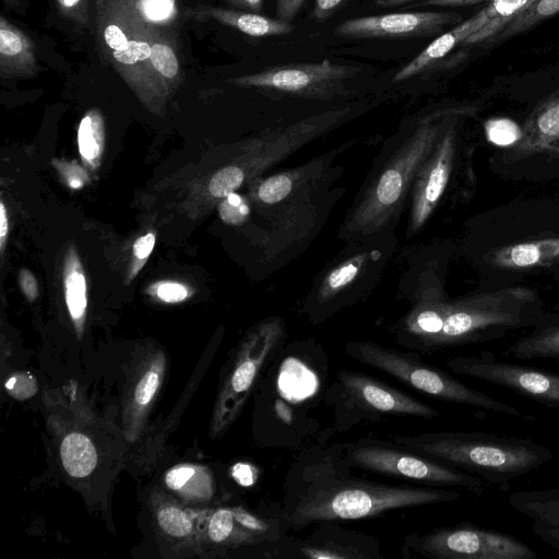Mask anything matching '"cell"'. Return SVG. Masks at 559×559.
<instances>
[{
	"instance_id": "obj_37",
	"label": "cell",
	"mask_w": 559,
	"mask_h": 559,
	"mask_svg": "<svg viewBox=\"0 0 559 559\" xmlns=\"http://www.w3.org/2000/svg\"><path fill=\"white\" fill-rule=\"evenodd\" d=\"M304 402H294L293 396L285 393H278L276 385L271 389V418L275 419V428L281 430L286 428L288 431L293 428V419L300 421L301 408Z\"/></svg>"
},
{
	"instance_id": "obj_47",
	"label": "cell",
	"mask_w": 559,
	"mask_h": 559,
	"mask_svg": "<svg viewBox=\"0 0 559 559\" xmlns=\"http://www.w3.org/2000/svg\"><path fill=\"white\" fill-rule=\"evenodd\" d=\"M155 245V235L148 233L140 238H138L133 245V254L139 260L146 259Z\"/></svg>"
},
{
	"instance_id": "obj_6",
	"label": "cell",
	"mask_w": 559,
	"mask_h": 559,
	"mask_svg": "<svg viewBox=\"0 0 559 559\" xmlns=\"http://www.w3.org/2000/svg\"><path fill=\"white\" fill-rule=\"evenodd\" d=\"M345 352L354 360L441 401L514 417L522 416L518 408L466 385L442 369L426 364L415 352L403 353L372 341H352L346 344Z\"/></svg>"
},
{
	"instance_id": "obj_26",
	"label": "cell",
	"mask_w": 559,
	"mask_h": 559,
	"mask_svg": "<svg viewBox=\"0 0 559 559\" xmlns=\"http://www.w3.org/2000/svg\"><path fill=\"white\" fill-rule=\"evenodd\" d=\"M164 481L170 490L188 501H207L213 495L211 473L198 465H176L167 471Z\"/></svg>"
},
{
	"instance_id": "obj_14",
	"label": "cell",
	"mask_w": 559,
	"mask_h": 559,
	"mask_svg": "<svg viewBox=\"0 0 559 559\" xmlns=\"http://www.w3.org/2000/svg\"><path fill=\"white\" fill-rule=\"evenodd\" d=\"M456 116L445 126L413 188L408 231L417 233L431 216L449 183L456 155Z\"/></svg>"
},
{
	"instance_id": "obj_20",
	"label": "cell",
	"mask_w": 559,
	"mask_h": 559,
	"mask_svg": "<svg viewBox=\"0 0 559 559\" xmlns=\"http://www.w3.org/2000/svg\"><path fill=\"white\" fill-rule=\"evenodd\" d=\"M186 15L197 21H215L252 37L282 36L294 29L292 23L255 12L212 5L191 8Z\"/></svg>"
},
{
	"instance_id": "obj_38",
	"label": "cell",
	"mask_w": 559,
	"mask_h": 559,
	"mask_svg": "<svg viewBox=\"0 0 559 559\" xmlns=\"http://www.w3.org/2000/svg\"><path fill=\"white\" fill-rule=\"evenodd\" d=\"M245 180L240 168L229 165L219 169L210 180L209 190L215 198H226L238 189Z\"/></svg>"
},
{
	"instance_id": "obj_43",
	"label": "cell",
	"mask_w": 559,
	"mask_h": 559,
	"mask_svg": "<svg viewBox=\"0 0 559 559\" xmlns=\"http://www.w3.org/2000/svg\"><path fill=\"white\" fill-rule=\"evenodd\" d=\"M60 12L76 24H88V0H57Z\"/></svg>"
},
{
	"instance_id": "obj_9",
	"label": "cell",
	"mask_w": 559,
	"mask_h": 559,
	"mask_svg": "<svg viewBox=\"0 0 559 559\" xmlns=\"http://www.w3.org/2000/svg\"><path fill=\"white\" fill-rule=\"evenodd\" d=\"M348 464L369 473L413 481L418 485L462 488L481 496L487 483L459 468L442 464L394 442L362 438L342 443Z\"/></svg>"
},
{
	"instance_id": "obj_24",
	"label": "cell",
	"mask_w": 559,
	"mask_h": 559,
	"mask_svg": "<svg viewBox=\"0 0 559 559\" xmlns=\"http://www.w3.org/2000/svg\"><path fill=\"white\" fill-rule=\"evenodd\" d=\"M206 536L212 544L222 547L258 546L278 542L249 530L238 519L235 507H222L211 513Z\"/></svg>"
},
{
	"instance_id": "obj_52",
	"label": "cell",
	"mask_w": 559,
	"mask_h": 559,
	"mask_svg": "<svg viewBox=\"0 0 559 559\" xmlns=\"http://www.w3.org/2000/svg\"><path fill=\"white\" fill-rule=\"evenodd\" d=\"M418 0H376L378 7L381 8H393L402 4H406L409 2H414Z\"/></svg>"
},
{
	"instance_id": "obj_7",
	"label": "cell",
	"mask_w": 559,
	"mask_h": 559,
	"mask_svg": "<svg viewBox=\"0 0 559 559\" xmlns=\"http://www.w3.org/2000/svg\"><path fill=\"white\" fill-rule=\"evenodd\" d=\"M324 400L333 407L337 432L391 417L433 419L440 416L436 408L379 379L345 369L336 373Z\"/></svg>"
},
{
	"instance_id": "obj_39",
	"label": "cell",
	"mask_w": 559,
	"mask_h": 559,
	"mask_svg": "<svg viewBox=\"0 0 559 559\" xmlns=\"http://www.w3.org/2000/svg\"><path fill=\"white\" fill-rule=\"evenodd\" d=\"M5 389L11 396L23 401L36 393L37 385L35 378L26 372L13 374L5 382Z\"/></svg>"
},
{
	"instance_id": "obj_28",
	"label": "cell",
	"mask_w": 559,
	"mask_h": 559,
	"mask_svg": "<svg viewBox=\"0 0 559 559\" xmlns=\"http://www.w3.org/2000/svg\"><path fill=\"white\" fill-rule=\"evenodd\" d=\"M64 297L78 336H81L87 307L86 281L80 260L73 249H70L66 257Z\"/></svg>"
},
{
	"instance_id": "obj_49",
	"label": "cell",
	"mask_w": 559,
	"mask_h": 559,
	"mask_svg": "<svg viewBox=\"0 0 559 559\" xmlns=\"http://www.w3.org/2000/svg\"><path fill=\"white\" fill-rule=\"evenodd\" d=\"M9 229V221L7 216V210L4 203H0V249L1 252L4 250L5 238Z\"/></svg>"
},
{
	"instance_id": "obj_34",
	"label": "cell",
	"mask_w": 559,
	"mask_h": 559,
	"mask_svg": "<svg viewBox=\"0 0 559 559\" xmlns=\"http://www.w3.org/2000/svg\"><path fill=\"white\" fill-rule=\"evenodd\" d=\"M558 12L559 0H536L526 10L509 21L490 40L493 43L501 41L515 36Z\"/></svg>"
},
{
	"instance_id": "obj_18",
	"label": "cell",
	"mask_w": 559,
	"mask_h": 559,
	"mask_svg": "<svg viewBox=\"0 0 559 559\" xmlns=\"http://www.w3.org/2000/svg\"><path fill=\"white\" fill-rule=\"evenodd\" d=\"M166 359L163 354H155L140 368L124 406L126 436L134 441L142 429L144 418L155 400L165 373Z\"/></svg>"
},
{
	"instance_id": "obj_8",
	"label": "cell",
	"mask_w": 559,
	"mask_h": 559,
	"mask_svg": "<svg viewBox=\"0 0 559 559\" xmlns=\"http://www.w3.org/2000/svg\"><path fill=\"white\" fill-rule=\"evenodd\" d=\"M286 336L285 322L269 318L241 340L218 391L211 423L213 437L222 436L237 419L266 367L281 354Z\"/></svg>"
},
{
	"instance_id": "obj_48",
	"label": "cell",
	"mask_w": 559,
	"mask_h": 559,
	"mask_svg": "<svg viewBox=\"0 0 559 559\" xmlns=\"http://www.w3.org/2000/svg\"><path fill=\"white\" fill-rule=\"evenodd\" d=\"M231 5L243 10L259 13L262 10L263 0H226Z\"/></svg>"
},
{
	"instance_id": "obj_17",
	"label": "cell",
	"mask_w": 559,
	"mask_h": 559,
	"mask_svg": "<svg viewBox=\"0 0 559 559\" xmlns=\"http://www.w3.org/2000/svg\"><path fill=\"white\" fill-rule=\"evenodd\" d=\"M507 502L531 521L538 538L559 551V487L515 490Z\"/></svg>"
},
{
	"instance_id": "obj_16",
	"label": "cell",
	"mask_w": 559,
	"mask_h": 559,
	"mask_svg": "<svg viewBox=\"0 0 559 559\" xmlns=\"http://www.w3.org/2000/svg\"><path fill=\"white\" fill-rule=\"evenodd\" d=\"M378 251L364 249L338 261L321 277L304 308L313 323H321L350 302L354 284L367 274L371 257Z\"/></svg>"
},
{
	"instance_id": "obj_42",
	"label": "cell",
	"mask_w": 559,
	"mask_h": 559,
	"mask_svg": "<svg viewBox=\"0 0 559 559\" xmlns=\"http://www.w3.org/2000/svg\"><path fill=\"white\" fill-rule=\"evenodd\" d=\"M53 165L66 180L67 185L72 189H81L88 179L84 169L75 162L67 163L63 160H53Z\"/></svg>"
},
{
	"instance_id": "obj_11",
	"label": "cell",
	"mask_w": 559,
	"mask_h": 559,
	"mask_svg": "<svg viewBox=\"0 0 559 559\" xmlns=\"http://www.w3.org/2000/svg\"><path fill=\"white\" fill-rule=\"evenodd\" d=\"M445 366L455 374L507 388L549 408L559 407V373L503 361L490 352L452 356Z\"/></svg>"
},
{
	"instance_id": "obj_22",
	"label": "cell",
	"mask_w": 559,
	"mask_h": 559,
	"mask_svg": "<svg viewBox=\"0 0 559 559\" xmlns=\"http://www.w3.org/2000/svg\"><path fill=\"white\" fill-rule=\"evenodd\" d=\"M486 261L496 267L522 270L559 262V237L511 243L491 250Z\"/></svg>"
},
{
	"instance_id": "obj_44",
	"label": "cell",
	"mask_w": 559,
	"mask_h": 559,
	"mask_svg": "<svg viewBox=\"0 0 559 559\" xmlns=\"http://www.w3.org/2000/svg\"><path fill=\"white\" fill-rule=\"evenodd\" d=\"M305 0H277L276 2V15L277 19L284 22L290 23L299 9L304 4Z\"/></svg>"
},
{
	"instance_id": "obj_36",
	"label": "cell",
	"mask_w": 559,
	"mask_h": 559,
	"mask_svg": "<svg viewBox=\"0 0 559 559\" xmlns=\"http://www.w3.org/2000/svg\"><path fill=\"white\" fill-rule=\"evenodd\" d=\"M484 129L487 140L501 147H513L523 136V129L509 118L488 119Z\"/></svg>"
},
{
	"instance_id": "obj_40",
	"label": "cell",
	"mask_w": 559,
	"mask_h": 559,
	"mask_svg": "<svg viewBox=\"0 0 559 559\" xmlns=\"http://www.w3.org/2000/svg\"><path fill=\"white\" fill-rule=\"evenodd\" d=\"M150 294L168 304H176L185 300L189 292L185 285L178 282L164 281L153 285Z\"/></svg>"
},
{
	"instance_id": "obj_2",
	"label": "cell",
	"mask_w": 559,
	"mask_h": 559,
	"mask_svg": "<svg viewBox=\"0 0 559 559\" xmlns=\"http://www.w3.org/2000/svg\"><path fill=\"white\" fill-rule=\"evenodd\" d=\"M457 114L451 109L428 115L389 146L347 214L342 227L347 238L366 239L397 219L419 169Z\"/></svg>"
},
{
	"instance_id": "obj_29",
	"label": "cell",
	"mask_w": 559,
	"mask_h": 559,
	"mask_svg": "<svg viewBox=\"0 0 559 559\" xmlns=\"http://www.w3.org/2000/svg\"><path fill=\"white\" fill-rule=\"evenodd\" d=\"M60 459L70 476L83 478L96 467L97 452L94 443L86 435L74 431L62 439Z\"/></svg>"
},
{
	"instance_id": "obj_46",
	"label": "cell",
	"mask_w": 559,
	"mask_h": 559,
	"mask_svg": "<svg viewBox=\"0 0 559 559\" xmlns=\"http://www.w3.org/2000/svg\"><path fill=\"white\" fill-rule=\"evenodd\" d=\"M20 286L25 297L33 301L38 295V286L35 275L26 270L22 269L19 274Z\"/></svg>"
},
{
	"instance_id": "obj_27",
	"label": "cell",
	"mask_w": 559,
	"mask_h": 559,
	"mask_svg": "<svg viewBox=\"0 0 559 559\" xmlns=\"http://www.w3.org/2000/svg\"><path fill=\"white\" fill-rule=\"evenodd\" d=\"M150 63L155 78L168 95L180 82L181 72L175 43L159 27L152 34Z\"/></svg>"
},
{
	"instance_id": "obj_10",
	"label": "cell",
	"mask_w": 559,
	"mask_h": 559,
	"mask_svg": "<svg viewBox=\"0 0 559 559\" xmlns=\"http://www.w3.org/2000/svg\"><path fill=\"white\" fill-rule=\"evenodd\" d=\"M404 556L428 559H535L536 551L518 537L496 530L460 523L411 533L403 539Z\"/></svg>"
},
{
	"instance_id": "obj_41",
	"label": "cell",
	"mask_w": 559,
	"mask_h": 559,
	"mask_svg": "<svg viewBox=\"0 0 559 559\" xmlns=\"http://www.w3.org/2000/svg\"><path fill=\"white\" fill-rule=\"evenodd\" d=\"M248 206L242 199L234 192L228 194L219 206V215L229 224H239L248 214Z\"/></svg>"
},
{
	"instance_id": "obj_32",
	"label": "cell",
	"mask_w": 559,
	"mask_h": 559,
	"mask_svg": "<svg viewBox=\"0 0 559 559\" xmlns=\"http://www.w3.org/2000/svg\"><path fill=\"white\" fill-rule=\"evenodd\" d=\"M536 0H490L485 7L488 22L478 32L469 36L464 44H477L490 40L504 25L521 12L526 10Z\"/></svg>"
},
{
	"instance_id": "obj_23",
	"label": "cell",
	"mask_w": 559,
	"mask_h": 559,
	"mask_svg": "<svg viewBox=\"0 0 559 559\" xmlns=\"http://www.w3.org/2000/svg\"><path fill=\"white\" fill-rule=\"evenodd\" d=\"M39 67L33 40L4 16L0 19V74L2 78L34 76Z\"/></svg>"
},
{
	"instance_id": "obj_31",
	"label": "cell",
	"mask_w": 559,
	"mask_h": 559,
	"mask_svg": "<svg viewBox=\"0 0 559 559\" xmlns=\"http://www.w3.org/2000/svg\"><path fill=\"white\" fill-rule=\"evenodd\" d=\"M104 120L98 109L88 110L78 129L79 151L84 163L91 168L99 165L104 150Z\"/></svg>"
},
{
	"instance_id": "obj_30",
	"label": "cell",
	"mask_w": 559,
	"mask_h": 559,
	"mask_svg": "<svg viewBox=\"0 0 559 559\" xmlns=\"http://www.w3.org/2000/svg\"><path fill=\"white\" fill-rule=\"evenodd\" d=\"M322 162H313L294 170L277 173L260 182L257 189L258 200L266 205L277 204L288 197L301 183L314 175Z\"/></svg>"
},
{
	"instance_id": "obj_3",
	"label": "cell",
	"mask_w": 559,
	"mask_h": 559,
	"mask_svg": "<svg viewBox=\"0 0 559 559\" xmlns=\"http://www.w3.org/2000/svg\"><path fill=\"white\" fill-rule=\"evenodd\" d=\"M395 444L475 475L503 489L510 481L551 461L554 452L531 438L479 431L393 435Z\"/></svg>"
},
{
	"instance_id": "obj_4",
	"label": "cell",
	"mask_w": 559,
	"mask_h": 559,
	"mask_svg": "<svg viewBox=\"0 0 559 559\" xmlns=\"http://www.w3.org/2000/svg\"><path fill=\"white\" fill-rule=\"evenodd\" d=\"M546 322L537 295L531 288L513 286L468 295L445 301L442 328L425 355L499 340L509 331Z\"/></svg>"
},
{
	"instance_id": "obj_21",
	"label": "cell",
	"mask_w": 559,
	"mask_h": 559,
	"mask_svg": "<svg viewBox=\"0 0 559 559\" xmlns=\"http://www.w3.org/2000/svg\"><path fill=\"white\" fill-rule=\"evenodd\" d=\"M489 17L486 9L478 11L466 21L457 24L447 33L437 37L414 59L404 66L394 76V81H405L424 72L426 69L444 58L459 44L464 41L486 25Z\"/></svg>"
},
{
	"instance_id": "obj_33",
	"label": "cell",
	"mask_w": 559,
	"mask_h": 559,
	"mask_svg": "<svg viewBox=\"0 0 559 559\" xmlns=\"http://www.w3.org/2000/svg\"><path fill=\"white\" fill-rule=\"evenodd\" d=\"M154 513L159 530L171 538L186 539L195 532L192 513L173 501H159Z\"/></svg>"
},
{
	"instance_id": "obj_45",
	"label": "cell",
	"mask_w": 559,
	"mask_h": 559,
	"mask_svg": "<svg viewBox=\"0 0 559 559\" xmlns=\"http://www.w3.org/2000/svg\"><path fill=\"white\" fill-rule=\"evenodd\" d=\"M344 2V0H314L312 19L323 21L331 16Z\"/></svg>"
},
{
	"instance_id": "obj_53",
	"label": "cell",
	"mask_w": 559,
	"mask_h": 559,
	"mask_svg": "<svg viewBox=\"0 0 559 559\" xmlns=\"http://www.w3.org/2000/svg\"><path fill=\"white\" fill-rule=\"evenodd\" d=\"M2 2L5 7L14 8L15 10H17L16 8L20 5V0H2Z\"/></svg>"
},
{
	"instance_id": "obj_50",
	"label": "cell",
	"mask_w": 559,
	"mask_h": 559,
	"mask_svg": "<svg viewBox=\"0 0 559 559\" xmlns=\"http://www.w3.org/2000/svg\"><path fill=\"white\" fill-rule=\"evenodd\" d=\"M488 0H427L425 1L428 5H440V7H451V5H466V4H475L479 2H484Z\"/></svg>"
},
{
	"instance_id": "obj_19",
	"label": "cell",
	"mask_w": 559,
	"mask_h": 559,
	"mask_svg": "<svg viewBox=\"0 0 559 559\" xmlns=\"http://www.w3.org/2000/svg\"><path fill=\"white\" fill-rule=\"evenodd\" d=\"M522 129L521 141L511 150L514 158L543 153L559 141V88L535 107Z\"/></svg>"
},
{
	"instance_id": "obj_5",
	"label": "cell",
	"mask_w": 559,
	"mask_h": 559,
	"mask_svg": "<svg viewBox=\"0 0 559 559\" xmlns=\"http://www.w3.org/2000/svg\"><path fill=\"white\" fill-rule=\"evenodd\" d=\"M99 48L126 83L146 104H159L167 94L151 63V39L156 26L146 24L129 0H95Z\"/></svg>"
},
{
	"instance_id": "obj_35",
	"label": "cell",
	"mask_w": 559,
	"mask_h": 559,
	"mask_svg": "<svg viewBox=\"0 0 559 559\" xmlns=\"http://www.w3.org/2000/svg\"><path fill=\"white\" fill-rule=\"evenodd\" d=\"M138 15L148 25L164 27L177 15L175 0H129Z\"/></svg>"
},
{
	"instance_id": "obj_13",
	"label": "cell",
	"mask_w": 559,
	"mask_h": 559,
	"mask_svg": "<svg viewBox=\"0 0 559 559\" xmlns=\"http://www.w3.org/2000/svg\"><path fill=\"white\" fill-rule=\"evenodd\" d=\"M276 544L275 558L382 559L380 542L372 535L350 531L337 521L317 523L305 538Z\"/></svg>"
},
{
	"instance_id": "obj_12",
	"label": "cell",
	"mask_w": 559,
	"mask_h": 559,
	"mask_svg": "<svg viewBox=\"0 0 559 559\" xmlns=\"http://www.w3.org/2000/svg\"><path fill=\"white\" fill-rule=\"evenodd\" d=\"M357 72L356 68L324 59L316 63L271 67L253 74L234 78L229 82L245 87L269 88L321 98L336 94L343 87L344 81Z\"/></svg>"
},
{
	"instance_id": "obj_1",
	"label": "cell",
	"mask_w": 559,
	"mask_h": 559,
	"mask_svg": "<svg viewBox=\"0 0 559 559\" xmlns=\"http://www.w3.org/2000/svg\"><path fill=\"white\" fill-rule=\"evenodd\" d=\"M342 443L305 448L285 477L280 510L286 530L301 531L325 521L372 518L384 512L451 502L459 491L427 485H391L353 475Z\"/></svg>"
},
{
	"instance_id": "obj_25",
	"label": "cell",
	"mask_w": 559,
	"mask_h": 559,
	"mask_svg": "<svg viewBox=\"0 0 559 559\" xmlns=\"http://www.w3.org/2000/svg\"><path fill=\"white\" fill-rule=\"evenodd\" d=\"M501 356L521 360L554 359L559 361V322L548 321L508 346Z\"/></svg>"
},
{
	"instance_id": "obj_51",
	"label": "cell",
	"mask_w": 559,
	"mask_h": 559,
	"mask_svg": "<svg viewBox=\"0 0 559 559\" xmlns=\"http://www.w3.org/2000/svg\"><path fill=\"white\" fill-rule=\"evenodd\" d=\"M233 475L236 478L237 481H239L241 485H248L250 484V473H249V466L237 464L233 468Z\"/></svg>"
},
{
	"instance_id": "obj_54",
	"label": "cell",
	"mask_w": 559,
	"mask_h": 559,
	"mask_svg": "<svg viewBox=\"0 0 559 559\" xmlns=\"http://www.w3.org/2000/svg\"><path fill=\"white\" fill-rule=\"evenodd\" d=\"M544 152H549V153H557V154H559V147H558V146H556V145H550V146L546 147Z\"/></svg>"
},
{
	"instance_id": "obj_15",
	"label": "cell",
	"mask_w": 559,
	"mask_h": 559,
	"mask_svg": "<svg viewBox=\"0 0 559 559\" xmlns=\"http://www.w3.org/2000/svg\"><path fill=\"white\" fill-rule=\"evenodd\" d=\"M460 20L453 12L388 13L347 20L337 26L335 34L348 38L429 36Z\"/></svg>"
}]
</instances>
